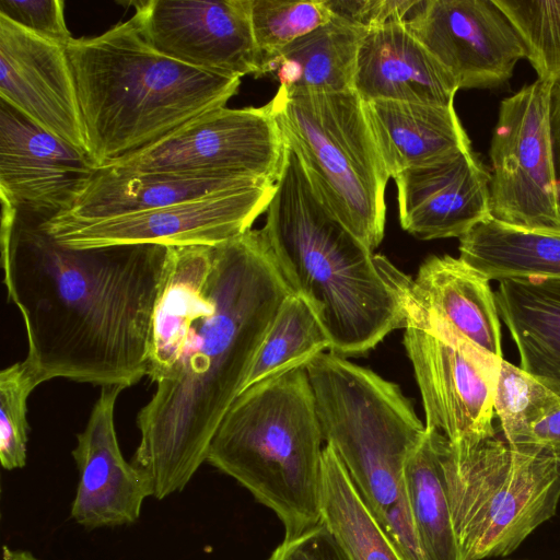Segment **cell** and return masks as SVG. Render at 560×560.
I'll return each mask as SVG.
<instances>
[{"label": "cell", "mask_w": 560, "mask_h": 560, "mask_svg": "<svg viewBox=\"0 0 560 560\" xmlns=\"http://www.w3.org/2000/svg\"><path fill=\"white\" fill-rule=\"evenodd\" d=\"M260 230L217 245L168 246L155 305L131 463L153 498L183 491L206 463L225 412L291 294Z\"/></svg>", "instance_id": "1"}, {"label": "cell", "mask_w": 560, "mask_h": 560, "mask_svg": "<svg viewBox=\"0 0 560 560\" xmlns=\"http://www.w3.org/2000/svg\"><path fill=\"white\" fill-rule=\"evenodd\" d=\"M1 265L44 382L130 387L147 376L168 246L68 248L1 197Z\"/></svg>", "instance_id": "2"}, {"label": "cell", "mask_w": 560, "mask_h": 560, "mask_svg": "<svg viewBox=\"0 0 560 560\" xmlns=\"http://www.w3.org/2000/svg\"><path fill=\"white\" fill-rule=\"evenodd\" d=\"M285 140L261 234L291 292L317 315L330 352L361 354L406 328L412 279L374 254L331 211Z\"/></svg>", "instance_id": "3"}, {"label": "cell", "mask_w": 560, "mask_h": 560, "mask_svg": "<svg viewBox=\"0 0 560 560\" xmlns=\"http://www.w3.org/2000/svg\"><path fill=\"white\" fill-rule=\"evenodd\" d=\"M66 50L97 168L224 107L241 84L154 50L132 18L97 36L72 37Z\"/></svg>", "instance_id": "4"}, {"label": "cell", "mask_w": 560, "mask_h": 560, "mask_svg": "<svg viewBox=\"0 0 560 560\" xmlns=\"http://www.w3.org/2000/svg\"><path fill=\"white\" fill-rule=\"evenodd\" d=\"M325 445L302 365L241 392L210 442L206 463L270 509L290 539L320 523Z\"/></svg>", "instance_id": "5"}, {"label": "cell", "mask_w": 560, "mask_h": 560, "mask_svg": "<svg viewBox=\"0 0 560 560\" xmlns=\"http://www.w3.org/2000/svg\"><path fill=\"white\" fill-rule=\"evenodd\" d=\"M441 465L464 560L512 553L557 512L560 446L510 444L497 432L462 443L443 435Z\"/></svg>", "instance_id": "6"}, {"label": "cell", "mask_w": 560, "mask_h": 560, "mask_svg": "<svg viewBox=\"0 0 560 560\" xmlns=\"http://www.w3.org/2000/svg\"><path fill=\"white\" fill-rule=\"evenodd\" d=\"M325 443L382 524L404 488V470L425 424L399 386L334 352L310 360Z\"/></svg>", "instance_id": "7"}, {"label": "cell", "mask_w": 560, "mask_h": 560, "mask_svg": "<svg viewBox=\"0 0 560 560\" xmlns=\"http://www.w3.org/2000/svg\"><path fill=\"white\" fill-rule=\"evenodd\" d=\"M275 117L325 202L370 249L384 237L385 189L390 178L364 102L353 91L271 100Z\"/></svg>", "instance_id": "8"}, {"label": "cell", "mask_w": 560, "mask_h": 560, "mask_svg": "<svg viewBox=\"0 0 560 560\" xmlns=\"http://www.w3.org/2000/svg\"><path fill=\"white\" fill-rule=\"evenodd\" d=\"M285 140L271 101L207 112L156 142L103 167L125 173L256 178L276 183ZM102 168V167H101Z\"/></svg>", "instance_id": "9"}, {"label": "cell", "mask_w": 560, "mask_h": 560, "mask_svg": "<svg viewBox=\"0 0 560 560\" xmlns=\"http://www.w3.org/2000/svg\"><path fill=\"white\" fill-rule=\"evenodd\" d=\"M404 346L425 413V428L451 443L495 434L493 393L502 358L478 348L411 304Z\"/></svg>", "instance_id": "10"}, {"label": "cell", "mask_w": 560, "mask_h": 560, "mask_svg": "<svg viewBox=\"0 0 560 560\" xmlns=\"http://www.w3.org/2000/svg\"><path fill=\"white\" fill-rule=\"evenodd\" d=\"M552 88L537 79L500 103L489 150L490 217L502 223L560 231L549 122Z\"/></svg>", "instance_id": "11"}, {"label": "cell", "mask_w": 560, "mask_h": 560, "mask_svg": "<svg viewBox=\"0 0 560 560\" xmlns=\"http://www.w3.org/2000/svg\"><path fill=\"white\" fill-rule=\"evenodd\" d=\"M275 189L276 183H260L143 212L85 223L42 220V225L57 242L73 249L217 245L250 230L267 211Z\"/></svg>", "instance_id": "12"}, {"label": "cell", "mask_w": 560, "mask_h": 560, "mask_svg": "<svg viewBox=\"0 0 560 560\" xmlns=\"http://www.w3.org/2000/svg\"><path fill=\"white\" fill-rule=\"evenodd\" d=\"M133 21L160 54L230 78L261 77L249 0L132 1Z\"/></svg>", "instance_id": "13"}, {"label": "cell", "mask_w": 560, "mask_h": 560, "mask_svg": "<svg viewBox=\"0 0 560 560\" xmlns=\"http://www.w3.org/2000/svg\"><path fill=\"white\" fill-rule=\"evenodd\" d=\"M405 25L458 89L500 86L526 58L521 36L495 0H419Z\"/></svg>", "instance_id": "14"}, {"label": "cell", "mask_w": 560, "mask_h": 560, "mask_svg": "<svg viewBox=\"0 0 560 560\" xmlns=\"http://www.w3.org/2000/svg\"><path fill=\"white\" fill-rule=\"evenodd\" d=\"M97 167L88 152L0 102V195L40 220L68 210Z\"/></svg>", "instance_id": "15"}, {"label": "cell", "mask_w": 560, "mask_h": 560, "mask_svg": "<svg viewBox=\"0 0 560 560\" xmlns=\"http://www.w3.org/2000/svg\"><path fill=\"white\" fill-rule=\"evenodd\" d=\"M0 98L44 130L86 152L66 46L0 14Z\"/></svg>", "instance_id": "16"}, {"label": "cell", "mask_w": 560, "mask_h": 560, "mask_svg": "<svg viewBox=\"0 0 560 560\" xmlns=\"http://www.w3.org/2000/svg\"><path fill=\"white\" fill-rule=\"evenodd\" d=\"M124 389L102 387L72 450L79 481L70 517L86 529L133 524L144 500L153 497L147 475L126 460L119 447L115 406Z\"/></svg>", "instance_id": "17"}, {"label": "cell", "mask_w": 560, "mask_h": 560, "mask_svg": "<svg viewBox=\"0 0 560 560\" xmlns=\"http://www.w3.org/2000/svg\"><path fill=\"white\" fill-rule=\"evenodd\" d=\"M401 228L420 240L463 237L490 218V173L468 149L394 177Z\"/></svg>", "instance_id": "18"}, {"label": "cell", "mask_w": 560, "mask_h": 560, "mask_svg": "<svg viewBox=\"0 0 560 560\" xmlns=\"http://www.w3.org/2000/svg\"><path fill=\"white\" fill-rule=\"evenodd\" d=\"M453 75L409 32L405 22L365 28L353 91L364 102L400 101L453 106Z\"/></svg>", "instance_id": "19"}, {"label": "cell", "mask_w": 560, "mask_h": 560, "mask_svg": "<svg viewBox=\"0 0 560 560\" xmlns=\"http://www.w3.org/2000/svg\"><path fill=\"white\" fill-rule=\"evenodd\" d=\"M410 304L502 358L501 326L490 280L459 257L428 258L412 279Z\"/></svg>", "instance_id": "20"}, {"label": "cell", "mask_w": 560, "mask_h": 560, "mask_svg": "<svg viewBox=\"0 0 560 560\" xmlns=\"http://www.w3.org/2000/svg\"><path fill=\"white\" fill-rule=\"evenodd\" d=\"M272 183L256 178L196 177L163 173H125L97 168L73 205L50 219L85 223L149 211L244 186Z\"/></svg>", "instance_id": "21"}, {"label": "cell", "mask_w": 560, "mask_h": 560, "mask_svg": "<svg viewBox=\"0 0 560 560\" xmlns=\"http://www.w3.org/2000/svg\"><path fill=\"white\" fill-rule=\"evenodd\" d=\"M366 117L390 177L471 149L453 106L400 101L364 103Z\"/></svg>", "instance_id": "22"}, {"label": "cell", "mask_w": 560, "mask_h": 560, "mask_svg": "<svg viewBox=\"0 0 560 560\" xmlns=\"http://www.w3.org/2000/svg\"><path fill=\"white\" fill-rule=\"evenodd\" d=\"M494 298L520 368L560 395V279H503Z\"/></svg>", "instance_id": "23"}, {"label": "cell", "mask_w": 560, "mask_h": 560, "mask_svg": "<svg viewBox=\"0 0 560 560\" xmlns=\"http://www.w3.org/2000/svg\"><path fill=\"white\" fill-rule=\"evenodd\" d=\"M365 27L340 15L289 44L262 67L289 95L353 90L358 51Z\"/></svg>", "instance_id": "24"}, {"label": "cell", "mask_w": 560, "mask_h": 560, "mask_svg": "<svg viewBox=\"0 0 560 560\" xmlns=\"http://www.w3.org/2000/svg\"><path fill=\"white\" fill-rule=\"evenodd\" d=\"M459 258L489 280L560 279V231L529 230L491 217L459 238Z\"/></svg>", "instance_id": "25"}, {"label": "cell", "mask_w": 560, "mask_h": 560, "mask_svg": "<svg viewBox=\"0 0 560 560\" xmlns=\"http://www.w3.org/2000/svg\"><path fill=\"white\" fill-rule=\"evenodd\" d=\"M442 436L425 428L421 443L406 463L405 490L425 560H464L442 472Z\"/></svg>", "instance_id": "26"}, {"label": "cell", "mask_w": 560, "mask_h": 560, "mask_svg": "<svg viewBox=\"0 0 560 560\" xmlns=\"http://www.w3.org/2000/svg\"><path fill=\"white\" fill-rule=\"evenodd\" d=\"M320 522L349 560H405L328 444L323 452Z\"/></svg>", "instance_id": "27"}, {"label": "cell", "mask_w": 560, "mask_h": 560, "mask_svg": "<svg viewBox=\"0 0 560 560\" xmlns=\"http://www.w3.org/2000/svg\"><path fill=\"white\" fill-rule=\"evenodd\" d=\"M330 349V339L313 308L303 298L291 293L259 349L244 389L273 374L306 365Z\"/></svg>", "instance_id": "28"}, {"label": "cell", "mask_w": 560, "mask_h": 560, "mask_svg": "<svg viewBox=\"0 0 560 560\" xmlns=\"http://www.w3.org/2000/svg\"><path fill=\"white\" fill-rule=\"evenodd\" d=\"M559 401L560 395L536 377L501 360L493 393V409L508 443L536 442L533 435L535 424Z\"/></svg>", "instance_id": "29"}, {"label": "cell", "mask_w": 560, "mask_h": 560, "mask_svg": "<svg viewBox=\"0 0 560 560\" xmlns=\"http://www.w3.org/2000/svg\"><path fill=\"white\" fill-rule=\"evenodd\" d=\"M254 38L264 63L282 48L329 22L327 0H249Z\"/></svg>", "instance_id": "30"}, {"label": "cell", "mask_w": 560, "mask_h": 560, "mask_svg": "<svg viewBox=\"0 0 560 560\" xmlns=\"http://www.w3.org/2000/svg\"><path fill=\"white\" fill-rule=\"evenodd\" d=\"M521 36L538 80L560 83V1L495 0Z\"/></svg>", "instance_id": "31"}, {"label": "cell", "mask_w": 560, "mask_h": 560, "mask_svg": "<svg viewBox=\"0 0 560 560\" xmlns=\"http://www.w3.org/2000/svg\"><path fill=\"white\" fill-rule=\"evenodd\" d=\"M44 381L26 360L0 373V462L5 470L23 468L27 460V399Z\"/></svg>", "instance_id": "32"}, {"label": "cell", "mask_w": 560, "mask_h": 560, "mask_svg": "<svg viewBox=\"0 0 560 560\" xmlns=\"http://www.w3.org/2000/svg\"><path fill=\"white\" fill-rule=\"evenodd\" d=\"M59 0H0V14L23 28L66 46L72 38Z\"/></svg>", "instance_id": "33"}, {"label": "cell", "mask_w": 560, "mask_h": 560, "mask_svg": "<svg viewBox=\"0 0 560 560\" xmlns=\"http://www.w3.org/2000/svg\"><path fill=\"white\" fill-rule=\"evenodd\" d=\"M334 14L347 18L365 28L406 22L419 0L328 1Z\"/></svg>", "instance_id": "34"}, {"label": "cell", "mask_w": 560, "mask_h": 560, "mask_svg": "<svg viewBox=\"0 0 560 560\" xmlns=\"http://www.w3.org/2000/svg\"><path fill=\"white\" fill-rule=\"evenodd\" d=\"M268 560H349L320 522L301 535L283 539Z\"/></svg>", "instance_id": "35"}, {"label": "cell", "mask_w": 560, "mask_h": 560, "mask_svg": "<svg viewBox=\"0 0 560 560\" xmlns=\"http://www.w3.org/2000/svg\"><path fill=\"white\" fill-rule=\"evenodd\" d=\"M381 525L405 560H425L413 525L405 483L398 500L388 510Z\"/></svg>", "instance_id": "36"}, {"label": "cell", "mask_w": 560, "mask_h": 560, "mask_svg": "<svg viewBox=\"0 0 560 560\" xmlns=\"http://www.w3.org/2000/svg\"><path fill=\"white\" fill-rule=\"evenodd\" d=\"M549 122L557 197L560 211V83L555 84L551 91Z\"/></svg>", "instance_id": "37"}, {"label": "cell", "mask_w": 560, "mask_h": 560, "mask_svg": "<svg viewBox=\"0 0 560 560\" xmlns=\"http://www.w3.org/2000/svg\"><path fill=\"white\" fill-rule=\"evenodd\" d=\"M534 440L560 446V401L533 429Z\"/></svg>", "instance_id": "38"}, {"label": "cell", "mask_w": 560, "mask_h": 560, "mask_svg": "<svg viewBox=\"0 0 560 560\" xmlns=\"http://www.w3.org/2000/svg\"><path fill=\"white\" fill-rule=\"evenodd\" d=\"M2 560H42L27 550L12 549L4 545L2 547Z\"/></svg>", "instance_id": "39"}]
</instances>
